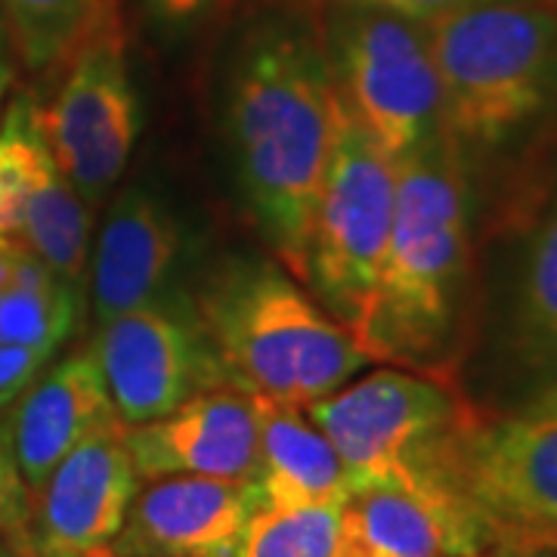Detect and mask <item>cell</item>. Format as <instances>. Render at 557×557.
Here are the masks:
<instances>
[{"instance_id":"7a4b0ae2","label":"cell","mask_w":557,"mask_h":557,"mask_svg":"<svg viewBox=\"0 0 557 557\" xmlns=\"http://www.w3.org/2000/svg\"><path fill=\"white\" fill-rule=\"evenodd\" d=\"M468 193L446 134L397 161V208L359 344L372 362L443 372L468 282Z\"/></svg>"},{"instance_id":"4dcf8cb0","label":"cell","mask_w":557,"mask_h":557,"mask_svg":"<svg viewBox=\"0 0 557 557\" xmlns=\"http://www.w3.org/2000/svg\"><path fill=\"white\" fill-rule=\"evenodd\" d=\"M7 84H10V65L0 57V100H3V94H7Z\"/></svg>"},{"instance_id":"52a82bcc","label":"cell","mask_w":557,"mask_h":557,"mask_svg":"<svg viewBox=\"0 0 557 557\" xmlns=\"http://www.w3.org/2000/svg\"><path fill=\"white\" fill-rule=\"evenodd\" d=\"M394 208L397 161L381 152L338 100L335 149L310 223L304 285L357 341L375 298Z\"/></svg>"},{"instance_id":"44dd1931","label":"cell","mask_w":557,"mask_h":557,"mask_svg":"<svg viewBox=\"0 0 557 557\" xmlns=\"http://www.w3.org/2000/svg\"><path fill=\"white\" fill-rule=\"evenodd\" d=\"M16 50L32 69H47L69 57L102 0H0Z\"/></svg>"},{"instance_id":"f546056e","label":"cell","mask_w":557,"mask_h":557,"mask_svg":"<svg viewBox=\"0 0 557 557\" xmlns=\"http://www.w3.org/2000/svg\"><path fill=\"white\" fill-rule=\"evenodd\" d=\"M47 557H119V555H112L109 548H100V552H72V555H47Z\"/></svg>"},{"instance_id":"8992f818","label":"cell","mask_w":557,"mask_h":557,"mask_svg":"<svg viewBox=\"0 0 557 557\" xmlns=\"http://www.w3.org/2000/svg\"><path fill=\"white\" fill-rule=\"evenodd\" d=\"M344 109L394 161L443 134L440 78L424 22L362 3H332L319 32Z\"/></svg>"},{"instance_id":"5b68a950","label":"cell","mask_w":557,"mask_h":557,"mask_svg":"<svg viewBox=\"0 0 557 557\" xmlns=\"http://www.w3.org/2000/svg\"><path fill=\"white\" fill-rule=\"evenodd\" d=\"M418 468L456 490L498 555L557 557V416L474 412Z\"/></svg>"},{"instance_id":"9c48e42d","label":"cell","mask_w":557,"mask_h":557,"mask_svg":"<svg viewBox=\"0 0 557 557\" xmlns=\"http://www.w3.org/2000/svg\"><path fill=\"white\" fill-rule=\"evenodd\" d=\"M338 449L350 490L418 468L474 416L443 375L381 366L304 409Z\"/></svg>"},{"instance_id":"4316f807","label":"cell","mask_w":557,"mask_h":557,"mask_svg":"<svg viewBox=\"0 0 557 557\" xmlns=\"http://www.w3.org/2000/svg\"><path fill=\"white\" fill-rule=\"evenodd\" d=\"M152 10L159 13L161 20L168 22H189L201 16L205 10H211L218 0H149Z\"/></svg>"},{"instance_id":"e0dca14e","label":"cell","mask_w":557,"mask_h":557,"mask_svg":"<svg viewBox=\"0 0 557 557\" xmlns=\"http://www.w3.org/2000/svg\"><path fill=\"white\" fill-rule=\"evenodd\" d=\"M260 461L258 505L267 508H310L344 505L350 496V474L338 449L298 406L258 399Z\"/></svg>"},{"instance_id":"ffe728a7","label":"cell","mask_w":557,"mask_h":557,"mask_svg":"<svg viewBox=\"0 0 557 557\" xmlns=\"http://www.w3.org/2000/svg\"><path fill=\"white\" fill-rule=\"evenodd\" d=\"M518 335L533 362H557V199L527 245L518 285Z\"/></svg>"},{"instance_id":"83f0119b","label":"cell","mask_w":557,"mask_h":557,"mask_svg":"<svg viewBox=\"0 0 557 557\" xmlns=\"http://www.w3.org/2000/svg\"><path fill=\"white\" fill-rule=\"evenodd\" d=\"M530 412H545V416H557V381L542 394V397L530 406Z\"/></svg>"},{"instance_id":"484cf974","label":"cell","mask_w":557,"mask_h":557,"mask_svg":"<svg viewBox=\"0 0 557 557\" xmlns=\"http://www.w3.org/2000/svg\"><path fill=\"white\" fill-rule=\"evenodd\" d=\"M329 3V0H325ZM332 3H362V7H379V10H391L399 16H409L418 22H431L443 16V13H453L461 7H471V3H486V0H332Z\"/></svg>"},{"instance_id":"ba28073f","label":"cell","mask_w":557,"mask_h":557,"mask_svg":"<svg viewBox=\"0 0 557 557\" xmlns=\"http://www.w3.org/2000/svg\"><path fill=\"white\" fill-rule=\"evenodd\" d=\"M40 121L81 199L97 205L121 180L139 137V100L127 72L115 0H102L69 50L60 94L40 112Z\"/></svg>"},{"instance_id":"2e32d148","label":"cell","mask_w":557,"mask_h":557,"mask_svg":"<svg viewBox=\"0 0 557 557\" xmlns=\"http://www.w3.org/2000/svg\"><path fill=\"white\" fill-rule=\"evenodd\" d=\"M180 258V226L146 189H124L102 220L90 251V295L97 322L168 298Z\"/></svg>"},{"instance_id":"ac0fdd59","label":"cell","mask_w":557,"mask_h":557,"mask_svg":"<svg viewBox=\"0 0 557 557\" xmlns=\"http://www.w3.org/2000/svg\"><path fill=\"white\" fill-rule=\"evenodd\" d=\"M90 205L81 199V193L53 156L38 109L32 124L28 174L22 186L13 239L32 248L69 288L81 295L90 267Z\"/></svg>"},{"instance_id":"f1b7e54d","label":"cell","mask_w":557,"mask_h":557,"mask_svg":"<svg viewBox=\"0 0 557 557\" xmlns=\"http://www.w3.org/2000/svg\"><path fill=\"white\" fill-rule=\"evenodd\" d=\"M0 557H38L32 548H25V545H16V542H10V539H0Z\"/></svg>"},{"instance_id":"30bf717a","label":"cell","mask_w":557,"mask_h":557,"mask_svg":"<svg viewBox=\"0 0 557 557\" xmlns=\"http://www.w3.org/2000/svg\"><path fill=\"white\" fill-rule=\"evenodd\" d=\"M90 347L124 424L168 416L201 391L226 384L196 304L177 295L102 322Z\"/></svg>"},{"instance_id":"9a60e30c","label":"cell","mask_w":557,"mask_h":557,"mask_svg":"<svg viewBox=\"0 0 557 557\" xmlns=\"http://www.w3.org/2000/svg\"><path fill=\"white\" fill-rule=\"evenodd\" d=\"M121 421L94 347L50 362L7 418L20 474L35 498L81 440Z\"/></svg>"},{"instance_id":"5bb4252c","label":"cell","mask_w":557,"mask_h":557,"mask_svg":"<svg viewBox=\"0 0 557 557\" xmlns=\"http://www.w3.org/2000/svg\"><path fill=\"white\" fill-rule=\"evenodd\" d=\"M258 508L251 480H146L109 552L119 557H233Z\"/></svg>"},{"instance_id":"3957f363","label":"cell","mask_w":557,"mask_h":557,"mask_svg":"<svg viewBox=\"0 0 557 557\" xmlns=\"http://www.w3.org/2000/svg\"><path fill=\"white\" fill-rule=\"evenodd\" d=\"M193 304L226 384L255 399L307 409L372 362L357 335L273 260H226Z\"/></svg>"},{"instance_id":"7c38bea8","label":"cell","mask_w":557,"mask_h":557,"mask_svg":"<svg viewBox=\"0 0 557 557\" xmlns=\"http://www.w3.org/2000/svg\"><path fill=\"white\" fill-rule=\"evenodd\" d=\"M341 511L357 557H480L490 548L456 490L424 468L359 483Z\"/></svg>"},{"instance_id":"277c9868","label":"cell","mask_w":557,"mask_h":557,"mask_svg":"<svg viewBox=\"0 0 557 557\" xmlns=\"http://www.w3.org/2000/svg\"><path fill=\"white\" fill-rule=\"evenodd\" d=\"M440 78V127L496 146L557 100V0H486L424 22Z\"/></svg>"},{"instance_id":"4fadbf2b","label":"cell","mask_w":557,"mask_h":557,"mask_svg":"<svg viewBox=\"0 0 557 557\" xmlns=\"http://www.w3.org/2000/svg\"><path fill=\"white\" fill-rule=\"evenodd\" d=\"M139 480L258 478L260 406L230 384L201 391L168 416L124 424Z\"/></svg>"},{"instance_id":"1f68e13d","label":"cell","mask_w":557,"mask_h":557,"mask_svg":"<svg viewBox=\"0 0 557 557\" xmlns=\"http://www.w3.org/2000/svg\"><path fill=\"white\" fill-rule=\"evenodd\" d=\"M0 539H3V527H0Z\"/></svg>"},{"instance_id":"8fae6325","label":"cell","mask_w":557,"mask_h":557,"mask_svg":"<svg viewBox=\"0 0 557 557\" xmlns=\"http://www.w3.org/2000/svg\"><path fill=\"white\" fill-rule=\"evenodd\" d=\"M143 480L124 440V421H112L53 468L32 498L28 542L38 557L109 548Z\"/></svg>"},{"instance_id":"6da1fadb","label":"cell","mask_w":557,"mask_h":557,"mask_svg":"<svg viewBox=\"0 0 557 557\" xmlns=\"http://www.w3.org/2000/svg\"><path fill=\"white\" fill-rule=\"evenodd\" d=\"M338 131V94L317 32L263 22L242 40L230 134L245 201L278 263L304 282L307 239Z\"/></svg>"},{"instance_id":"cb8c5ba5","label":"cell","mask_w":557,"mask_h":557,"mask_svg":"<svg viewBox=\"0 0 557 557\" xmlns=\"http://www.w3.org/2000/svg\"><path fill=\"white\" fill-rule=\"evenodd\" d=\"M28 518H32V493H28L20 474V465H16L10 424L0 421V527H3V539L32 548Z\"/></svg>"},{"instance_id":"d4e9b609","label":"cell","mask_w":557,"mask_h":557,"mask_svg":"<svg viewBox=\"0 0 557 557\" xmlns=\"http://www.w3.org/2000/svg\"><path fill=\"white\" fill-rule=\"evenodd\" d=\"M53 357L57 354H50V350L0 344V412L10 409L32 387V381L53 362Z\"/></svg>"},{"instance_id":"7402d4cb","label":"cell","mask_w":557,"mask_h":557,"mask_svg":"<svg viewBox=\"0 0 557 557\" xmlns=\"http://www.w3.org/2000/svg\"><path fill=\"white\" fill-rule=\"evenodd\" d=\"M81 295L65 282L0 295V344L57 354L78 322Z\"/></svg>"},{"instance_id":"d6986e66","label":"cell","mask_w":557,"mask_h":557,"mask_svg":"<svg viewBox=\"0 0 557 557\" xmlns=\"http://www.w3.org/2000/svg\"><path fill=\"white\" fill-rule=\"evenodd\" d=\"M233 557H357L341 505L267 508L258 505Z\"/></svg>"},{"instance_id":"603a6c76","label":"cell","mask_w":557,"mask_h":557,"mask_svg":"<svg viewBox=\"0 0 557 557\" xmlns=\"http://www.w3.org/2000/svg\"><path fill=\"white\" fill-rule=\"evenodd\" d=\"M35 115H38L35 100L20 97L0 124V236H13V226H16L22 186L28 174Z\"/></svg>"}]
</instances>
